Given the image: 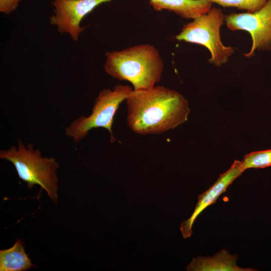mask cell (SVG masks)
Listing matches in <instances>:
<instances>
[{
  "label": "cell",
  "instance_id": "obj_1",
  "mask_svg": "<svg viewBox=\"0 0 271 271\" xmlns=\"http://www.w3.org/2000/svg\"><path fill=\"white\" fill-rule=\"evenodd\" d=\"M127 124L141 135L160 134L188 120V100L176 91L163 86L134 90L125 99Z\"/></svg>",
  "mask_w": 271,
  "mask_h": 271
},
{
  "label": "cell",
  "instance_id": "obj_2",
  "mask_svg": "<svg viewBox=\"0 0 271 271\" xmlns=\"http://www.w3.org/2000/svg\"><path fill=\"white\" fill-rule=\"evenodd\" d=\"M104 70L111 77L132 84L134 90L153 88L161 80L164 63L153 46L142 44L105 53Z\"/></svg>",
  "mask_w": 271,
  "mask_h": 271
},
{
  "label": "cell",
  "instance_id": "obj_3",
  "mask_svg": "<svg viewBox=\"0 0 271 271\" xmlns=\"http://www.w3.org/2000/svg\"><path fill=\"white\" fill-rule=\"evenodd\" d=\"M18 145L0 151L1 159L11 162L19 178L32 189L36 185L46 191L53 202L58 201V178L56 172L59 164L53 157H42L39 149L31 144L26 146L18 140Z\"/></svg>",
  "mask_w": 271,
  "mask_h": 271
},
{
  "label": "cell",
  "instance_id": "obj_4",
  "mask_svg": "<svg viewBox=\"0 0 271 271\" xmlns=\"http://www.w3.org/2000/svg\"><path fill=\"white\" fill-rule=\"evenodd\" d=\"M132 91L129 86L121 84L115 85L112 90L102 89L94 100L91 113L74 120L65 128L66 135L77 143L85 138L91 129L101 127L108 131L110 142L114 143L117 141L112 131L114 116L120 103Z\"/></svg>",
  "mask_w": 271,
  "mask_h": 271
},
{
  "label": "cell",
  "instance_id": "obj_5",
  "mask_svg": "<svg viewBox=\"0 0 271 271\" xmlns=\"http://www.w3.org/2000/svg\"><path fill=\"white\" fill-rule=\"evenodd\" d=\"M225 16L220 9L212 7L207 13L185 24L176 39L205 46L211 56L208 61L220 67L234 52L232 47L225 46L221 41L220 29Z\"/></svg>",
  "mask_w": 271,
  "mask_h": 271
},
{
  "label": "cell",
  "instance_id": "obj_6",
  "mask_svg": "<svg viewBox=\"0 0 271 271\" xmlns=\"http://www.w3.org/2000/svg\"><path fill=\"white\" fill-rule=\"evenodd\" d=\"M228 28L232 31L243 30L249 33L252 39L250 51L244 54L252 57L255 50L271 49V0L259 10L253 13H232L225 16Z\"/></svg>",
  "mask_w": 271,
  "mask_h": 271
},
{
  "label": "cell",
  "instance_id": "obj_7",
  "mask_svg": "<svg viewBox=\"0 0 271 271\" xmlns=\"http://www.w3.org/2000/svg\"><path fill=\"white\" fill-rule=\"evenodd\" d=\"M111 0H53V14L49 23L56 27L60 34H68L74 42H78L80 35L86 29L81 27L82 19L101 4Z\"/></svg>",
  "mask_w": 271,
  "mask_h": 271
},
{
  "label": "cell",
  "instance_id": "obj_8",
  "mask_svg": "<svg viewBox=\"0 0 271 271\" xmlns=\"http://www.w3.org/2000/svg\"><path fill=\"white\" fill-rule=\"evenodd\" d=\"M244 171L241 161L235 160L230 168L221 174L216 182L206 191L199 195L198 202L191 216L182 222L180 230L184 238L191 236L193 225L198 216L207 207L214 204L227 187Z\"/></svg>",
  "mask_w": 271,
  "mask_h": 271
},
{
  "label": "cell",
  "instance_id": "obj_9",
  "mask_svg": "<svg viewBox=\"0 0 271 271\" xmlns=\"http://www.w3.org/2000/svg\"><path fill=\"white\" fill-rule=\"evenodd\" d=\"M237 255L230 254L222 249L212 256L193 258L186 267L188 271H254L255 269L242 268L236 264Z\"/></svg>",
  "mask_w": 271,
  "mask_h": 271
},
{
  "label": "cell",
  "instance_id": "obj_10",
  "mask_svg": "<svg viewBox=\"0 0 271 271\" xmlns=\"http://www.w3.org/2000/svg\"><path fill=\"white\" fill-rule=\"evenodd\" d=\"M156 11L166 10L183 18L195 19L207 13L212 8L209 0H149Z\"/></svg>",
  "mask_w": 271,
  "mask_h": 271
},
{
  "label": "cell",
  "instance_id": "obj_11",
  "mask_svg": "<svg viewBox=\"0 0 271 271\" xmlns=\"http://www.w3.org/2000/svg\"><path fill=\"white\" fill-rule=\"evenodd\" d=\"M35 266L20 240L12 247L0 250V271H26Z\"/></svg>",
  "mask_w": 271,
  "mask_h": 271
},
{
  "label": "cell",
  "instance_id": "obj_12",
  "mask_svg": "<svg viewBox=\"0 0 271 271\" xmlns=\"http://www.w3.org/2000/svg\"><path fill=\"white\" fill-rule=\"evenodd\" d=\"M242 168H264L271 166V149L255 151L246 154L241 161Z\"/></svg>",
  "mask_w": 271,
  "mask_h": 271
},
{
  "label": "cell",
  "instance_id": "obj_13",
  "mask_svg": "<svg viewBox=\"0 0 271 271\" xmlns=\"http://www.w3.org/2000/svg\"><path fill=\"white\" fill-rule=\"evenodd\" d=\"M223 7H234L247 10L248 13L255 12L260 9L267 0H209Z\"/></svg>",
  "mask_w": 271,
  "mask_h": 271
},
{
  "label": "cell",
  "instance_id": "obj_14",
  "mask_svg": "<svg viewBox=\"0 0 271 271\" xmlns=\"http://www.w3.org/2000/svg\"><path fill=\"white\" fill-rule=\"evenodd\" d=\"M22 0H0V12L6 14L10 15L19 6Z\"/></svg>",
  "mask_w": 271,
  "mask_h": 271
}]
</instances>
